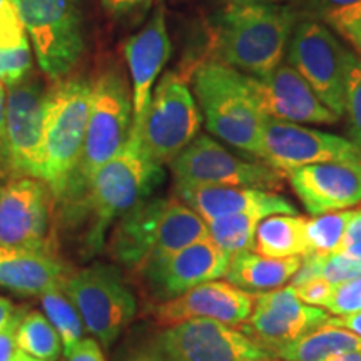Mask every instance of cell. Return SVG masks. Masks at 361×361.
<instances>
[{"label": "cell", "mask_w": 361, "mask_h": 361, "mask_svg": "<svg viewBox=\"0 0 361 361\" xmlns=\"http://www.w3.org/2000/svg\"><path fill=\"white\" fill-rule=\"evenodd\" d=\"M159 361H251L269 358L241 329L213 319L162 328L147 343Z\"/></svg>", "instance_id": "8fae6325"}, {"label": "cell", "mask_w": 361, "mask_h": 361, "mask_svg": "<svg viewBox=\"0 0 361 361\" xmlns=\"http://www.w3.org/2000/svg\"><path fill=\"white\" fill-rule=\"evenodd\" d=\"M162 179V164L147 154L137 135L129 133L123 149L97 171L89 184V204L94 214L87 234L90 250H101L109 226L151 200Z\"/></svg>", "instance_id": "3957f363"}, {"label": "cell", "mask_w": 361, "mask_h": 361, "mask_svg": "<svg viewBox=\"0 0 361 361\" xmlns=\"http://www.w3.org/2000/svg\"><path fill=\"white\" fill-rule=\"evenodd\" d=\"M353 350H361L360 336L348 329L324 323L300 340L271 350L268 356L281 361H324L329 356Z\"/></svg>", "instance_id": "4316f807"}, {"label": "cell", "mask_w": 361, "mask_h": 361, "mask_svg": "<svg viewBox=\"0 0 361 361\" xmlns=\"http://www.w3.org/2000/svg\"><path fill=\"white\" fill-rule=\"evenodd\" d=\"M251 90L266 117L295 124L331 126L340 116L329 111L311 85L290 64H279L266 78H252Z\"/></svg>", "instance_id": "ac0fdd59"}, {"label": "cell", "mask_w": 361, "mask_h": 361, "mask_svg": "<svg viewBox=\"0 0 361 361\" xmlns=\"http://www.w3.org/2000/svg\"><path fill=\"white\" fill-rule=\"evenodd\" d=\"M326 324H331V326L348 329V331L355 333L356 336L361 338V311L358 313H351L345 316H335V318H328Z\"/></svg>", "instance_id": "bcb514c9"}, {"label": "cell", "mask_w": 361, "mask_h": 361, "mask_svg": "<svg viewBox=\"0 0 361 361\" xmlns=\"http://www.w3.org/2000/svg\"><path fill=\"white\" fill-rule=\"evenodd\" d=\"M345 114L348 119L350 141L361 147V56L351 51L346 62Z\"/></svg>", "instance_id": "1f68e13d"}, {"label": "cell", "mask_w": 361, "mask_h": 361, "mask_svg": "<svg viewBox=\"0 0 361 361\" xmlns=\"http://www.w3.org/2000/svg\"><path fill=\"white\" fill-rule=\"evenodd\" d=\"M126 361H159V360L156 358V355L152 353L151 348H149V345H147L146 348H139V350L133 351V353L126 358Z\"/></svg>", "instance_id": "c3c4849f"}, {"label": "cell", "mask_w": 361, "mask_h": 361, "mask_svg": "<svg viewBox=\"0 0 361 361\" xmlns=\"http://www.w3.org/2000/svg\"><path fill=\"white\" fill-rule=\"evenodd\" d=\"M178 200L196 211L206 223L233 214H255L264 219L273 214H298L288 197L274 191L252 188H178Z\"/></svg>", "instance_id": "44dd1931"}, {"label": "cell", "mask_w": 361, "mask_h": 361, "mask_svg": "<svg viewBox=\"0 0 361 361\" xmlns=\"http://www.w3.org/2000/svg\"><path fill=\"white\" fill-rule=\"evenodd\" d=\"M261 218L255 214H233L207 223L209 238L229 258L252 251L255 236Z\"/></svg>", "instance_id": "f546056e"}, {"label": "cell", "mask_w": 361, "mask_h": 361, "mask_svg": "<svg viewBox=\"0 0 361 361\" xmlns=\"http://www.w3.org/2000/svg\"><path fill=\"white\" fill-rule=\"evenodd\" d=\"M229 258L211 238L184 247L169 258L147 261L139 268L144 286L154 303L178 298L202 283L224 278Z\"/></svg>", "instance_id": "9a60e30c"}, {"label": "cell", "mask_w": 361, "mask_h": 361, "mask_svg": "<svg viewBox=\"0 0 361 361\" xmlns=\"http://www.w3.org/2000/svg\"><path fill=\"white\" fill-rule=\"evenodd\" d=\"M13 313H16V306H13L12 301L8 298L0 296V333L12 322Z\"/></svg>", "instance_id": "7dc6e473"}, {"label": "cell", "mask_w": 361, "mask_h": 361, "mask_svg": "<svg viewBox=\"0 0 361 361\" xmlns=\"http://www.w3.org/2000/svg\"><path fill=\"white\" fill-rule=\"evenodd\" d=\"M328 318L326 311L303 303L293 286L278 288L255 296V310L243 323V333L268 355L323 326Z\"/></svg>", "instance_id": "5bb4252c"}, {"label": "cell", "mask_w": 361, "mask_h": 361, "mask_svg": "<svg viewBox=\"0 0 361 361\" xmlns=\"http://www.w3.org/2000/svg\"><path fill=\"white\" fill-rule=\"evenodd\" d=\"M192 87L206 129L261 161L266 116L252 96L251 75L219 61L204 62L194 72Z\"/></svg>", "instance_id": "7a4b0ae2"}, {"label": "cell", "mask_w": 361, "mask_h": 361, "mask_svg": "<svg viewBox=\"0 0 361 361\" xmlns=\"http://www.w3.org/2000/svg\"><path fill=\"white\" fill-rule=\"evenodd\" d=\"M44 314L56 328L62 341V353L69 356L84 336V323L78 308L67 298L62 288H56L40 296Z\"/></svg>", "instance_id": "f1b7e54d"}, {"label": "cell", "mask_w": 361, "mask_h": 361, "mask_svg": "<svg viewBox=\"0 0 361 361\" xmlns=\"http://www.w3.org/2000/svg\"><path fill=\"white\" fill-rule=\"evenodd\" d=\"M308 219L296 214H273L261 219L256 229V255L266 258H293L310 252L306 238Z\"/></svg>", "instance_id": "484cf974"}, {"label": "cell", "mask_w": 361, "mask_h": 361, "mask_svg": "<svg viewBox=\"0 0 361 361\" xmlns=\"http://www.w3.org/2000/svg\"><path fill=\"white\" fill-rule=\"evenodd\" d=\"M326 256L319 255V252H306L301 256V266L296 271L295 276L291 278V286H301V284L313 281V279L322 278V268L324 264Z\"/></svg>", "instance_id": "ab89813d"}, {"label": "cell", "mask_w": 361, "mask_h": 361, "mask_svg": "<svg viewBox=\"0 0 361 361\" xmlns=\"http://www.w3.org/2000/svg\"><path fill=\"white\" fill-rule=\"evenodd\" d=\"M324 24L336 30L343 39L348 40L351 47L361 56V2L335 13Z\"/></svg>", "instance_id": "d590c367"}, {"label": "cell", "mask_w": 361, "mask_h": 361, "mask_svg": "<svg viewBox=\"0 0 361 361\" xmlns=\"http://www.w3.org/2000/svg\"><path fill=\"white\" fill-rule=\"evenodd\" d=\"M209 238L207 223L180 200H166L157 224L156 245L147 261H159ZM146 261V263H147Z\"/></svg>", "instance_id": "d4e9b609"}, {"label": "cell", "mask_w": 361, "mask_h": 361, "mask_svg": "<svg viewBox=\"0 0 361 361\" xmlns=\"http://www.w3.org/2000/svg\"><path fill=\"white\" fill-rule=\"evenodd\" d=\"M29 42L13 0H0V49L19 47Z\"/></svg>", "instance_id": "836d02e7"}, {"label": "cell", "mask_w": 361, "mask_h": 361, "mask_svg": "<svg viewBox=\"0 0 361 361\" xmlns=\"http://www.w3.org/2000/svg\"><path fill=\"white\" fill-rule=\"evenodd\" d=\"M13 4L44 74L52 79L69 74L85 47L78 0H13Z\"/></svg>", "instance_id": "52a82bcc"}, {"label": "cell", "mask_w": 361, "mask_h": 361, "mask_svg": "<svg viewBox=\"0 0 361 361\" xmlns=\"http://www.w3.org/2000/svg\"><path fill=\"white\" fill-rule=\"evenodd\" d=\"M202 114L188 84L168 72L152 90L142 121L130 128L146 152L159 164L171 162L200 134Z\"/></svg>", "instance_id": "ba28073f"}, {"label": "cell", "mask_w": 361, "mask_h": 361, "mask_svg": "<svg viewBox=\"0 0 361 361\" xmlns=\"http://www.w3.org/2000/svg\"><path fill=\"white\" fill-rule=\"evenodd\" d=\"M361 274V263L350 258L345 252H335L324 259L322 268V279L331 284H341L350 281Z\"/></svg>", "instance_id": "8d00e7d4"}, {"label": "cell", "mask_w": 361, "mask_h": 361, "mask_svg": "<svg viewBox=\"0 0 361 361\" xmlns=\"http://www.w3.org/2000/svg\"><path fill=\"white\" fill-rule=\"evenodd\" d=\"M301 266V256L266 258L255 251L233 256L224 278L247 293H264L283 288Z\"/></svg>", "instance_id": "cb8c5ba5"}, {"label": "cell", "mask_w": 361, "mask_h": 361, "mask_svg": "<svg viewBox=\"0 0 361 361\" xmlns=\"http://www.w3.org/2000/svg\"><path fill=\"white\" fill-rule=\"evenodd\" d=\"M263 2H281V0H263Z\"/></svg>", "instance_id": "f5cc1de1"}, {"label": "cell", "mask_w": 361, "mask_h": 361, "mask_svg": "<svg viewBox=\"0 0 361 361\" xmlns=\"http://www.w3.org/2000/svg\"><path fill=\"white\" fill-rule=\"evenodd\" d=\"M71 271L56 252L0 250V288L27 296L64 286Z\"/></svg>", "instance_id": "7402d4cb"}, {"label": "cell", "mask_w": 361, "mask_h": 361, "mask_svg": "<svg viewBox=\"0 0 361 361\" xmlns=\"http://www.w3.org/2000/svg\"><path fill=\"white\" fill-rule=\"evenodd\" d=\"M32 69V54L29 42L19 47L0 49V82L7 87L19 84Z\"/></svg>", "instance_id": "d6a6232c"}, {"label": "cell", "mask_w": 361, "mask_h": 361, "mask_svg": "<svg viewBox=\"0 0 361 361\" xmlns=\"http://www.w3.org/2000/svg\"><path fill=\"white\" fill-rule=\"evenodd\" d=\"M164 201L166 197H151L119 219L109 241L112 258L134 269L146 263L154 250Z\"/></svg>", "instance_id": "603a6c76"}, {"label": "cell", "mask_w": 361, "mask_h": 361, "mask_svg": "<svg viewBox=\"0 0 361 361\" xmlns=\"http://www.w3.org/2000/svg\"><path fill=\"white\" fill-rule=\"evenodd\" d=\"M261 161L290 174L303 166L329 161H361V147L350 139L266 117Z\"/></svg>", "instance_id": "4fadbf2b"}, {"label": "cell", "mask_w": 361, "mask_h": 361, "mask_svg": "<svg viewBox=\"0 0 361 361\" xmlns=\"http://www.w3.org/2000/svg\"><path fill=\"white\" fill-rule=\"evenodd\" d=\"M45 90L39 79L25 78L8 87L6 129L12 174L40 179L44 164Z\"/></svg>", "instance_id": "2e32d148"}, {"label": "cell", "mask_w": 361, "mask_h": 361, "mask_svg": "<svg viewBox=\"0 0 361 361\" xmlns=\"http://www.w3.org/2000/svg\"><path fill=\"white\" fill-rule=\"evenodd\" d=\"M124 56L133 78V126H137L151 102L156 79L171 57L164 8H157L147 24L126 42Z\"/></svg>", "instance_id": "ffe728a7"}, {"label": "cell", "mask_w": 361, "mask_h": 361, "mask_svg": "<svg viewBox=\"0 0 361 361\" xmlns=\"http://www.w3.org/2000/svg\"><path fill=\"white\" fill-rule=\"evenodd\" d=\"M12 361H42V360H37V358H34V356L24 353V351L16 350V355H13Z\"/></svg>", "instance_id": "f907efd6"}, {"label": "cell", "mask_w": 361, "mask_h": 361, "mask_svg": "<svg viewBox=\"0 0 361 361\" xmlns=\"http://www.w3.org/2000/svg\"><path fill=\"white\" fill-rule=\"evenodd\" d=\"M255 310V296L229 281H209L192 288L178 298L149 306V313L159 326L189 322L213 319L239 326Z\"/></svg>", "instance_id": "e0dca14e"}, {"label": "cell", "mask_w": 361, "mask_h": 361, "mask_svg": "<svg viewBox=\"0 0 361 361\" xmlns=\"http://www.w3.org/2000/svg\"><path fill=\"white\" fill-rule=\"evenodd\" d=\"M17 350L42 361H57L62 353V341L47 316L40 311H25L16 333Z\"/></svg>", "instance_id": "83f0119b"}, {"label": "cell", "mask_w": 361, "mask_h": 361, "mask_svg": "<svg viewBox=\"0 0 361 361\" xmlns=\"http://www.w3.org/2000/svg\"><path fill=\"white\" fill-rule=\"evenodd\" d=\"M324 361H361V350L346 351V353H340L335 356H329Z\"/></svg>", "instance_id": "681fc988"}, {"label": "cell", "mask_w": 361, "mask_h": 361, "mask_svg": "<svg viewBox=\"0 0 361 361\" xmlns=\"http://www.w3.org/2000/svg\"><path fill=\"white\" fill-rule=\"evenodd\" d=\"M152 0H102L104 7L112 13H130L134 11H139V8L147 7Z\"/></svg>", "instance_id": "f6af8a7d"}, {"label": "cell", "mask_w": 361, "mask_h": 361, "mask_svg": "<svg viewBox=\"0 0 361 361\" xmlns=\"http://www.w3.org/2000/svg\"><path fill=\"white\" fill-rule=\"evenodd\" d=\"M24 313L25 310H16L12 322L8 323V326L4 329L2 333H0V361H12L13 355H16V333Z\"/></svg>", "instance_id": "7bdbcfd3"}, {"label": "cell", "mask_w": 361, "mask_h": 361, "mask_svg": "<svg viewBox=\"0 0 361 361\" xmlns=\"http://www.w3.org/2000/svg\"><path fill=\"white\" fill-rule=\"evenodd\" d=\"M90 85L61 80L45 92L44 164L40 180L51 192L64 196L78 169L87 133Z\"/></svg>", "instance_id": "277c9868"}, {"label": "cell", "mask_w": 361, "mask_h": 361, "mask_svg": "<svg viewBox=\"0 0 361 361\" xmlns=\"http://www.w3.org/2000/svg\"><path fill=\"white\" fill-rule=\"evenodd\" d=\"M298 19L296 8L286 4L233 0L216 30V56L243 74L266 78L283 64Z\"/></svg>", "instance_id": "6da1fadb"}, {"label": "cell", "mask_w": 361, "mask_h": 361, "mask_svg": "<svg viewBox=\"0 0 361 361\" xmlns=\"http://www.w3.org/2000/svg\"><path fill=\"white\" fill-rule=\"evenodd\" d=\"M360 2L361 0H301L300 6L295 8L300 17H310V19L326 22L335 13L353 7Z\"/></svg>", "instance_id": "74e56055"}, {"label": "cell", "mask_w": 361, "mask_h": 361, "mask_svg": "<svg viewBox=\"0 0 361 361\" xmlns=\"http://www.w3.org/2000/svg\"><path fill=\"white\" fill-rule=\"evenodd\" d=\"M67 361H106V356L102 353L101 343L96 338H82L78 343L72 353L66 356Z\"/></svg>", "instance_id": "ee69618b"}, {"label": "cell", "mask_w": 361, "mask_h": 361, "mask_svg": "<svg viewBox=\"0 0 361 361\" xmlns=\"http://www.w3.org/2000/svg\"><path fill=\"white\" fill-rule=\"evenodd\" d=\"M130 128L133 96L129 85L121 72H104L90 85L87 133L69 191H74L78 186H89L97 171L123 149Z\"/></svg>", "instance_id": "8992f818"}, {"label": "cell", "mask_w": 361, "mask_h": 361, "mask_svg": "<svg viewBox=\"0 0 361 361\" xmlns=\"http://www.w3.org/2000/svg\"><path fill=\"white\" fill-rule=\"evenodd\" d=\"M295 288V286H293ZM296 296L300 298L301 301L310 306H316V308H324L329 301V298L333 295V290H335V284L324 281V279L318 278L313 279V281L301 284V286H296Z\"/></svg>", "instance_id": "f35d334b"}, {"label": "cell", "mask_w": 361, "mask_h": 361, "mask_svg": "<svg viewBox=\"0 0 361 361\" xmlns=\"http://www.w3.org/2000/svg\"><path fill=\"white\" fill-rule=\"evenodd\" d=\"M6 106H7L6 85L0 82V178H4V176L12 173L11 157H8V146H7Z\"/></svg>", "instance_id": "b9f144b4"}, {"label": "cell", "mask_w": 361, "mask_h": 361, "mask_svg": "<svg viewBox=\"0 0 361 361\" xmlns=\"http://www.w3.org/2000/svg\"><path fill=\"white\" fill-rule=\"evenodd\" d=\"M49 192L44 180L29 176L0 186V250L56 252Z\"/></svg>", "instance_id": "7c38bea8"}, {"label": "cell", "mask_w": 361, "mask_h": 361, "mask_svg": "<svg viewBox=\"0 0 361 361\" xmlns=\"http://www.w3.org/2000/svg\"><path fill=\"white\" fill-rule=\"evenodd\" d=\"M355 209L336 211L316 216L306 224V238H308L310 252H319L323 256L335 255L340 251L343 236L353 218Z\"/></svg>", "instance_id": "4dcf8cb0"}, {"label": "cell", "mask_w": 361, "mask_h": 361, "mask_svg": "<svg viewBox=\"0 0 361 361\" xmlns=\"http://www.w3.org/2000/svg\"><path fill=\"white\" fill-rule=\"evenodd\" d=\"M335 316H345L361 311V274L350 281L335 284V290L324 306Z\"/></svg>", "instance_id": "e575fe53"}, {"label": "cell", "mask_w": 361, "mask_h": 361, "mask_svg": "<svg viewBox=\"0 0 361 361\" xmlns=\"http://www.w3.org/2000/svg\"><path fill=\"white\" fill-rule=\"evenodd\" d=\"M348 49L324 22L300 17L286 49L288 64L300 72L316 96L336 116L345 114Z\"/></svg>", "instance_id": "30bf717a"}, {"label": "cell", "mask_w": 361, "mask_h": 361, "mask_svg": "<svg viewBox=\"0 0 361 361\" xmlns=\"http://www.w3.org/2000/svg\"><path fill=\"white\" fill-rule=\"evenodd\" d=\"M293 191L313 216L350 209L361 202V161H329L288 174Z\"/></svg>", "instance_id": "d6986e66"}, {"label": "cell", "mask_w": 361, "mask_h": 361, "mask_svg": "<svg viewBox=\"0 0 361 361\" xmlns=\"http://www.w3.org/2000/svg\"><path fill=\"white\" fill-rule=\"evenodd\" d=\"M338 252H345L350 258L361 263V209H355V214L350 219Z\"/></svg>", "instance_id": "60d3db41"}, {"label": "cell", "mask_w": 361, "mask_h": 361, "mask_svg": "<svg viewBox=\"0 0 361 361\" xmlns=\"http://www.w3.org/2000/svg\"><path fill=\"white\" fill-rule=\"evenodd\" d=\"M178 188H252L276 191L283 173L263 161H246L209 135H197L169 162Z\"/></svg>", "instance_id": "9c48e42d"}, {"label": "cell", "mask_w": 361, "mask_h": 361, "mask_svg": "<svg viewBox=\"0 0 361 361\" xmlns=\"http://www.w3.org/2000/svg\"><path fill=\"white\" fill-rule=\"evenodd\" d=\"M62 290L78 308L84 328L109 348L133 323L137 298L117 266L97 263L71 271Z\"/></svg>", "instance_id": "5b68a950"}, {"label": "cell", "mask_w": 361, "mask_h": 361, "mask_svg": "<svg viewBox=\"0 0 361 361\" xmlns=\"http://www.w3.org/2000/svg\"><path fill=\"white\" fill-rule=\"evenodd\" d=\"M251 361H281V360H276V358H259V360H251Z\"/></svg>", "instance_id": "816d5d0a"}]
</instances>
